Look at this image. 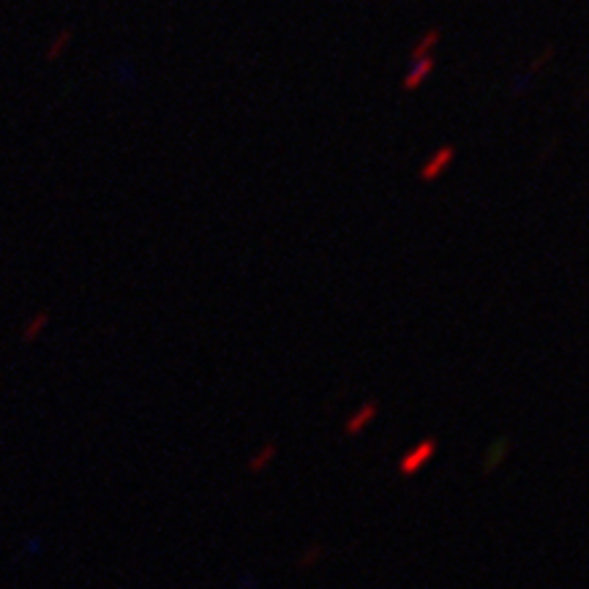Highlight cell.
Returning <instances> with one entry per match:
<instances>
[{
    "mask_svg": "<svg viewBox=\"0 0 589 589\" xmlns=\"http://www.w3.org/2000/svg\"><path fill=\"white\" fill-rule=\"evenodd\" d=\"M551 57H554V46H548L543 55H541V57H538V60L532 63V71H541V69H543V63H548Z\"/></svg>",
    "mask_w": 589,
    "mask_h": 589,
    "instance_id": "11",
    "label": "cell"
},
{
    "mask_svg": "<svg viewBox=\"0 0 589 589\" xmlns=\"http://www.w3.org/2000/svg\"><path fill=\"white\" fill-rule=\"evenodd\" d=\"M325 556V548L319 543H311L306 545L303 551H300V556L295 559V568H300V570H311V568H317V562Z\"/></svg>",
    "mask_w": 589,
    "mask_h": 589,
    "instance_id": "10",
    "label": "cell"
},
{
    "mask_svg": "<svg viewBox=\"0 0 589 589\" xmlns=\"http://www.w3.org/2000/svg\"><path fill=\"white\" fill-rule=\"evenodd\" d=\"M275 455H278V445H275V442H265L257 453L248 458L246 469H248L251 475H262V472H265V469L273 464V458H275Z\"/></svg>",
    "mask_w": 589,
    "mask_h": 589,
    "instance_id": "7",
    "label": "cell"
},
{
    "mask_svg": "<svg viewBox=\"0 0 589 589\" xmlns=\"http://www.w3.org/2000/svg\"><path fill=\"white\" fill-rule=\"evenodd\" d=\"M377 412H379V401L377 399H371V401H365L355 415H350V420L344 423V434L347 437H358L363 428L368 426V423H374V417H377Z\"/></svg>",
    "mask_w": 589,
    "mask_h": 589,
    "instance_id": "4",
    "label": "cell"
},
{
    "mask_svg": "<svg viewBox=\"0 0 589 589\" xmlns=\"http://www.w3.org/2000/svg\"><path fill=\"white\" fill-rule=\"evenodd\" d=\"M510 437L507 434H502V437H497L491 445H489V451H486V458H483V464H480V472L489 478V475H494L499 466L505 464V458H507V453H510Z\"/></svg>",
    "mask_w": 589,
    "mask_h": 589,
    "instance_id": "3",
    "label": "cell"
},
{
    "mask_svg": "<svg viewBox=\"0 0 589 589\" xmlns=\"http://www.w3.org/2000/svg\"><path fill=\"white\" fill-rule=\"evenodd\" d=\"M431 71H434V57H423V60L412 63V69H409L407 77H404V82H401V91L404 93L417 91V88H420V85L431 77Z\"/></svg>",
    "mask_w": 589,
    "mask_h": 589,
    "instance_id": "5",
    "label": "cell"
},
{
    "mask_svg": "<svg viewBox=\"0 0 589 589\" xmlns=\"http://www.w3.org/2000/svg\"><path fill=\"white\" fill-rule=\"evenodd\" d=\"M71 36H74V30L71 28H63L55 39H52V44L46 46V52H44V57L49 60V63H55L66 49H69V44H71Z\"/></svg>",
    "mask_w": 589,
    "mask_h": 589,
    "instance_id": "9",
    "label": "cell"
},
{
    "mask_svg": "<svg viewBox=\"0 0 589 589\" xmlns=\"http://www.w3.org/2000/svg\"><path fill=\"white\" fill-rule=\"evenodd\" d=\"M437 448H440V442L434 440V437H426V440H420L409 453H404V458L399 461V472L404 475V478H412V475H417L431 458L437 453Z\"/></svg>",
    "mask_w": 589,
    "mask_h": 589,
    "instance_id": "1",
    "label": "cell"
},
{
    "mask_svg": "<svg viewBox=\"0 0 589 589\" xmlns=\"http://www.w3.org/2000/svg\"><path fill=\"white\" fill-rule=\"evenodd\" d=\"M46 325H49V311H46V309L36 311L33 317L28 319V325L22 327V333H19V336H22V341H25V344H33V341H36V338H39V336L46 330Z\"/></svg>",
    "mask_w": 589,
    "mask_h": 589,
    "instance_id": "8",
    "label": "cell"
},
{
    "mask_svg": "<svg viewBox=\"0 0 589 589\" xmlns=\"http://www.w3.org/2000/svg\"><path fill=\"white\" fill-rule=\"evenodd\" d=\"M440 39H442V28H440V25L428 28V30L423 33V39L412 46L409 60H412V63H417V60H423V57H431V49L440 44Z\"/></svg>",
    "mask_w": 589,
    "mask_h": 589,
    "instance_id": "6",
    "label": "cell"
},
{
    "mask_svg": "<svg viewBox=\"0 0 589 589\" xmlns=\"http://www.w3.org/2000/svg\"><path fill=\"white\" fill-rule=\"evenodd\" d=\"M455 158V147L453 145H442L437 153H431V158L420 167V172H417V181L420 183H434L442 178V172L453 164Z\"/></svg>",
    "mask_w": 589,
    "mask_h": 589,
    "instance_id": "2",
    "label": "cell"
}]
</instances>
